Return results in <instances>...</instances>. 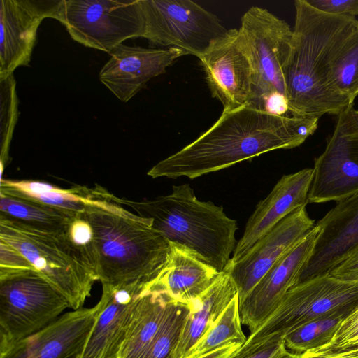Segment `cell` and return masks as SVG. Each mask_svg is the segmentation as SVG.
Masks as SVG:
<instances>
[{
  "mask_svg": "<svg viewBox=\"0 0 358 358\" xmlns=\"http://www.w3.org/2000/svg\"><path fill=\"white\" fill-rule=\"evenodd\" d=\"M238 294L183 358H234L246 342Z\"/></svg>",
  "mask_w": 358,
  "mask_h": 358,
  "instance_id": "24",
  "label": "cell"
},
{
  "mask_svg": "<svg viewBox=\"0 0 358 358\" xmlns=\"http://www.w3.org/2000/svg\"><path fill=\"white\" fill-rule=\"evenodd\" d=\"M328 343L337 348L358 347V304L341 321Z\"/></svg>",
  "mask_w": 358,
  "mask_h": 358,
  "instance_id": "31",
  "label": "cell"
},
{
  "mask_svg": "<svg viewBox=\"0 0 358 358\" xmlns=\"http://www.w3.org/2000/svg\"><path fill=\"white\" fill-rule=\"evenodd\" d=\"M64 0L0 1V78L29 65L37 30L45 18L61 20Z\"/></svg>",
  "mask_w": 358,
  "mask_h": 358,
  "instance_id": "12",
  "label": "cell"
},
{
  "mask_svg": "<svg viewBox=\"0 0 358 358\" xmlns=\"http://www.w3.org/2000/svg\"><path fill=\"white\" fill-rule=\"evenodd\" d=\"M348 313H338L307 322L286 334L285 345L291 352L301 355L311 348L328 343Z\"/></svg>",
  "mask_w": 358,
  "mask_h": 358,
  "instance_id": "27",
  "label": "cell"
},
{
  "mask_svg": "<svg viewBox=\"0 0 358 358\" xmlns=\"http://www.w3.org/2000/svg\"><path fill=\"white\" fill-rule=\"evenodd\" d=\"M0 240L24 256L76 310L99 280L67 234L51 233L0 216Z\"/></svg>",
  "mask_w": 358,
  "mask_h": 358,
  "instance_id": "5",
  "label": "cell"
},
{
  "mask_svg": "<svg viewBox=\"0 0 358 358\" xmlns=\"http://www.w3.org/2000/svg\"><path fill=\"white\" fill-rule=\"evenodd\" d=\"M331 77L338 92L354 104L358 96V20L336 54Z\"/></svg>",
  "mask_w": 358,
  "mask_h": 358,
  "instance_id": "26",
  "label": "cell"
},
{
  "mask_svg": "<svg viewBox=\"0 0 358 358\" xmlns=\"http://www.w3.org/2000/svg\"><path fill=\"white\" fill-rule=\"evenodd\" d=\"M313 177V168L282 176L269 194L258 203L248 219L231 261L241 258L259 238L287 215L306 206Z\"/></svg>",
  "mask_w": 358,
  "mask_h": 358,
  "instance_id": "19",
  "label": "cell"
},
{
  "mask_svg": "<svg viewBox=\"0 0 358 358\" xmlns=\"http://www.w3.org/2000/svg\"><path fill=\"white\" fill-rule=\"evenodd\" d=\"M18 119V99L13 73L0 78V148L1 176L9 160V148Z\"/></svg>",
  "mask_w": 358,
  "mask_h": 358,
  "instance_id": "29",
  "label": "cell"
},
{
  "mask_svg": "<svg viewBox=\"0 0 358 358\" xmlns=\"http://www.w3.org/2000/svg\"><path fill=\"white\" fill-rule=\"evenodd\" d=\"M115 201L150 219L152 227L170 243L185 248L218 272L224 271L237 245V222L222 206L197 199L189 184L173 185L171 194L151 200Z\"/></svg>",
  "mask_w": 358,
  "mask_h": 358,
  "instance_id": "3",
  "label": "cell"
},
{
  "mask_svg": "<svg viewBox=\"0 0 358 358\" xmlns=\"http://www.w3.org/2000/svg\"><path fill=\"white\" fill-rule=\"evenodd\" d=\"M60 22L73 40L109 53L145 31L140 0H64Z\"/></svg>",
  "mask_w": 358,
  "mask_h": 358,
  "instance_id": "9",
  "label": "cell"
},
{
  "mask_svg": "<svg viewBox=\"0 0 358 358\" xmlns=\"http://www.w3.org/2000/svg\"><path fill=\"white\" fill-rule=\"evenodd\" d=\"M239 28L252 66V90L248 106L262 111L271 96L286 95L283 70L289 59L293 29L268 10L252 6L242 16Z\"/></svg>",
  "mask_w": 358,
  "mask_h": 358,
  "instance_id": "8",
  "label": "cell"
},
{
  "mask_svg": "<svg viewBox=\"0 0 358 358\" xmlns=\"http://www.w3.org/2000/svg\"><path fill=\"white\" fill-rule=\"evenodd\" d=\"M0 268L36 269L20 252L1 240H0Z\"/></svg>",
  "mask_w": 358,
  "mask_h": 358,
  "instance_id": "34",
  "label": "cell"
},
{
  "mask_svg": "<svg viewBox=\"0 0 358 358\" xmlns=\"http://www.w3.org/2000/svg\"><path fill=\"white\" fill-rule=\"evenodd\" d=\"M308 203L338 202L358 193V138L336 127L324 152L315 158Z\"/></svg>",
  "mask_w": 358,
  "mask_h": 358,
  "instance_id": "18",
  "label": "cell"
},
{
  "mask_svg": "<svg viewBox=\"0 0 358 358\" xmlns=\"http://www.w3.org/2000/svg\"><path fill=\"white\" fill-rule=\"evenodd\" d=\"M300 358H358V347L337 348L326 343L306 350Z\"/></svg>",
  "mask_w": 358,
  "mask_h": 358,
  "instance_id": "35",
  "label": "cell"
},
{
  "mask_svg": "<svg viewBox=\"0 0 358 358\" xmlns=\"http://www.w3.org/2000/svg\"><path fill=\"white\" fill-rule=\"evenodd\" d=\"M319 227L308 232L267 271L246 298L239 303L242 324L254 331L275 310L295 286L313 250Z\"/></svg>",
  "mask_w": 358,
  "mask_h": 358,
  "instance_id": "14",
  "label": "cell"
},
{
  "mask_svg": "<svg viewBox=\"0 0 358 358\" xmlns=\"http://www.w3.org/2000/svg\"><path fill=\"white\" fill-rule=\"evenodd\" d=\"M68 308L37 270L0 268V350L43 329Z\"/></svg>",
  "mask_w": 358,
  "mask_h": 358,
  "instance_id": "6",
  "label": "cell"
},
{
  "mask_svg": "<svg viewBox=\"0 0 358 358\" xmlns=\"http://www.w3.org/2000/svg\"><path fill=\"white\" fill-rule=\"evenodd\" d=\"M189 313L188 306L170 301L158 333L143 358H172Z\"/></svg>",
  "mask_w": 358,
  "mask_h": 358,
  "instance_id": "28",
  "label": "cell"
},
{
  "mask_svg": "<svg viewBox=\"0 0 358 358\" xmlns=\"http://www.w3.org/2000/svg\"><path fill=\"white\" fill-rule=\"evenodd\" d=\"M294 7L292 46L283 70L290 115L338 116L354 104L336 89L332 64L357 20L317 10L306 0H296Z\"/></svg>",
  "mask_w": 358,
  "mask_h": 358,
  "instance_id": "2",
  "label": "cell"
},
{
  "mask_svg": "<svg viewBox=\"0 0 358 358\" xmlns=\"http://www.w3.org/2000/svg\"><path fill=\"white\" fill-rule=\"evenodd\" d=\"M212 96L231 111L248 104L252 90V66L239 29H228L199 57Z\"/></svg>",
  "mask_w": 358,
  "mask_h": 358,
  "instance_id": "11",
  "label": "cell"
},
{
  "mask_svg": "<svg viewBox=\"0 0 358 358\" xmlns=\"http://www.w3.org/2000/svg\"><path fill=\"white\" fill-rule=\"evenodd\" d=\"M94 233V269L102 285H146L165 265L171 243L150 219L124 208L93 207L83 213Z\"/></svg>",
  "mask_w": 358,
  "mask_h": 358,
  "instance_id": "4",
  "label": "cell"
},
{
  "mask_svg": "<svg viewBox=\"0 0 358 358\" xmlns=\"http://www.w3.org/2000/svg\"><path fill=\"white\" fill-rule=\"evenodd\" d=\"M358 304V282L343 281L324 274L291 288L275 310L247 337L238 352L268 340L282 338L313 320L349 313Z\"/></svg>",
  "mask_w": 358,
  "mask_h": 358,
  "instance_id": "7",
  "label": "cell"
},
{
  "mask_svg": "<svg viewBox=\"0 0 358 358\" xmlns=\"http://www.w3.org/2000/svg\"><path fill=\"white\" fill-rule=\"evenodd\" d=\"M337 117L335 127L343 135L358 138V110H355L352 106Z\"/></svg>",
  "mask_w": 358,
  "mask_h": 358,
  "instance_id": "37",
  "label": "cell"
},
{
  "mask_svg": "<svg viewBox=\"0 0 358 358\" xmlns=\"http://www.w3.org/2000/svg\"><path fill=\"white\" fill-rule=\"evenodd\" d=\"M0 192L73 213H83L93 207L111 210L124 208L115 201L116 196L98 185L64 189L37 180L1 178Z\"/></svg>",
  "mask_w": 358,
  "mask_h": 358,
  "instance_id": "21",
  "label": "cell"
},
{
  "mask_svg": "<svg viewBox=\"0 0 358 358\" xmlns=\"http://www.w3.org/2000/svg\"><path fill=\"white\" fill-rule=\"evenodd\" d=\"M284 345L283 337L276 338L240 352L234 358H271Z\"/></svg>",
  "mask_w": 358,
  "mask_h": 358,
  "instance_id": "36",
  "label": "cell"
},
{
  "mask_svg": "<svg viewBox=\"0 0 358 358\" xmlns=\"http://www.w3.org/2000/svg\"><path fill=\"white\" fill-rule=\"evenodd\" d=\"M78 214L0 192V216L41 231L67 234Z\"/></svg>",
  "mask_w": 358,
  "mask_h": 358,
  "instance_id": "25",
  "label": "cell"
},
{
  "mask_svg": "<svg viewBox=\"0 0 358 358\" xmlns=\"http://www.w3.org/2000/svg\"><path fill=\"white\" fill-rule=\"evenodd\" d=\"M145 287L102 285L97 316L82 358H118L134 308Z\"/></svg>",
  "mask_w": 358,
  "mask_h": 358,
  "instance_id": "20",
  "label": "cell"
},
{
  "mask_svg": "<svg viewBox=\"0 0 358 358\" xmlns=\"http://www.w3.org/2000/svg\"><path fill=\"white\" fill-rule=\"evenodd\" d=\"M99 72L100 81L121 101L127 102L152 78L163 74L185 54L175 48H146L120 44Z\"/></svg>",
  "mask_w": 358,
  "mask_h": 358,
  "instance_id": "16",
  "label": "cell"
},
{
  "mask_svg": "<svg viewBox=\"0 0 358 358\" xmlns=\"http://www.w3.org/2000/svg\"><path fill=\"white\" fill-rule=\"evenodd\" d=\"M311 6L328 13L355 17L358 15V0H306Z\"/></svg>",
  "mask_w": 358,
  "mask_h": 358,
  "instance_id": "32",
  "label": "cell"
},
{
  "mask_svg": "<svg viewBox=\"0 0 358 358\" xmlns=\"http://www.w3.org/2000/svg\"><path fill=\"white\" fill-rule=\"evenodd\" d=\"M97 304L62 314L39 331L0 350V358H82Z\"/></svg>",
  "mask_w": 358,
  "mask_h": 358,
  "instance_id": "15",
  "label": "cell"
},
{
  "mask_svg": "<svg viewBox=\"0 0 358 358\" xmlns=\"http://www.w3.org/2000/svg\"><path fill=\"white\" fill-rule=\"evenodd\" d=\"M300 357L301 355L289 352L284 345L271 358H300Z\"/></svg>",
  "mask_w": 358,
  "mask_h": 358,
  "instance_id": "38",
  "label": "cell"
},
{
  "mask_svg": "<svg viewBox=\"0 0 358 358\" xmlns=\"http://www.w3.org/2000/svg\"><path fill=\"white\" fill-rule=\"evenodd\" d=\"M220 273L185 248L171 243L163 269L148 285L164 293L171 301L189 308Z\"/></svg>",
  "mask_w": 358,
  "mask_h": 358,
  "instance_id": "22",
  "label": "cell"
},
{
  "mask_svg": "<svg viewBox=\"0 0 358 358\" xmlns=\"http://www.w3.org/2000/svg\"><path fill=\"white\" fill-rule=\"evenodd\" d=\"M327 274L343 281L358 282V246Z\"/></svg>",
  "mask_w": 358,
  "mask_h": 358,
  "instance_id": "33",
  "label": "cell"
},
{
  "mask_svg": "<svg viewBox=\"0 0 358 358\" xmlns=\"http://www.w3.org/2000/svg\"><path fill=\"white\" fill-rule=\"evenodd\" d=\"M318 121L274 115L248 105L223 111L210 129L159 162L148 175L152 178L194 179L270 151L292 149L314 134Z\"/></svg>",
  "mask_w": 358,
  "mask_h": 358,
  "instance_id": "1",
  "label": "cell"
},
{
  "mask_svg": "<svg viewBox=\"0 0 358 358\" xmlns=\"http://www.w3.org/2000/svg\"><path fill=\"white\" fill-rule=\"evenodd\" d=\"M150 42L198 58L227 29L214 14L191 0H140Z\"/></svg>",
  "mask_w": 358,
  "mask_h": 358,
  "instance_id": "10",
  "label": "cell"
},
{
  "mask_svg": "<svg viewBox=\"0 0 358 358\" xmlns=\"http://www.w3.org/2000/svg\"><path fill=\"white\" fill-rule=\"evenodd\" d=\"M67 235L71 242L80 252L88 265L94 271L93 229L83 213H78L73 219Z\"/></svg>",
  "mask_w": 358,
  "mask_h": 358,
  "instance_id": "30",
  "label": "cell"
},
{
  "mask_svg": "<svg viewBox=\"0 0 358 358\" xmlns=\"http://www.w3.org/2000/svg\"><path fill=\"white\" fill-rule=\"evenodd\" d=\"M237 294L238 290L229 274L225 271L221 272L212 285L189 306L172 358H183Z\"/></svg>",
  "mask_w": 358,
  "mask_h": 358,
  "instance_id": "23",
  "label": "cell"
},
{
  "mask_svg": "<svg viewBox=\"0 0 358 358\" xmlns=\"http://www.w3.org/2000/svg\"><path fill=\"white\" fill-rule=\"evenodd\" d=\"M315 226V244L297 284L327 274L358 246V193L336 202Z\"/></svg>",
  "mask_w": 358,
  "mask_h": 358,
  "instance_id": "17",
  "label": "cell"
},
{
  "mask_svg": "<svg viewBox=\"0 0 358 358\" xmlns=\"http://www.w3.org/2000/svg\"><path fill=\"white\" fill-rule=\"evenodd\" d=\"M306 206L287 215L259 238L238 260L230 259L224 271L243 301L267 271L314 227Z\"/></svg>",
  "mask_w": 358,
  "mask_h": 358,
  "instance_id": "13",
  "label": "cell"
}]
</instances>
